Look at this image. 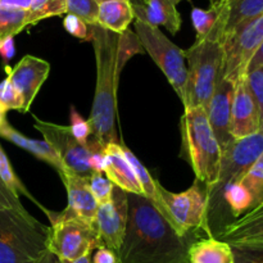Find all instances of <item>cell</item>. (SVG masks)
Segmentation results:
<instances>
[{"mask_svg": "<svg viewBox=\"0 0 263 263\" xmlns=\"http://www.w3.org/2000/svg\"><path fill=\"white\" fill-rule=\"evenodd\" d=\"M131 3L134 17L152 26H163L171 33L179 32L181 17L174 0H134Z\"/></svg>", "mask_w": 263, "mask_h": 263, "instance_id": "obj_18", "label": "cell"}, {"mask_svg": "<svg viewBox=\"0 0 263 263\" xmlns=\"http://www.w3.org/2000/svg\"><path fill=\"white\" fill-rule=\"evenodd\" d=\"M48 228V249L61 261L73 262L103 246L95 223L86 222L64 208L61 212L45 213Z\"/></svg>", "mask_w": 263, "mask_h": 263, "instance_id": "obj_6", "label": "cell"}, {"mask_svg": "<svg viewBox=\"0 0 263 263\" xmlns=\"http://www.w3.org/2000/svg\"><path fill=\"white\" fill-rule=\"evenodd\" d=\"M228 3L229 18L226 23L225 36L240 25L263 13V0H228Z\"/></svg>", "mask_w": 263, "mask_h": 263, "instance_id": "obj_25", "label": "cell"}, {"mask_svg": "<svg viewBox=\"0 0 263 263\" xmlns=\"http://www.w3.org/2000/svg\"><path fill=\"white\" fill-rule=\"evenodd\" d=\"M229 13L228 0H217L212 3L208 9L193 8L192 9V22L197 32V40L207 36L215 26L220 22L221 18Z\"/></svg>", "mask_w": 263, "mask_h": 263, "instance_id": "obj_24", "label": "cell"}, {"mask_svg": "<svg viewBox=\"0 0 263 263\" xmlns=\"http://www.w3.org/2000/svg\"><path fill=\"white\" fill-rule=\"evenodd\" d=\"M0 179H2V181L7 185V187L13 193V194L17 195V197L23 195V197H26L27 199H30L31 202H33V204L37 205L44 213L48 212V208L44 207L33 195H31V193L28 192L27 187H26L25 185H23V182L18 179V176L15 175L14 170H13L12 164H10V161L8 159L7 154H5L2 145H0Z\"/></svg>", "mask_w": 263, "mask_h": 263, "instance_id": "obj_27", "label": "cell"}, {"mask_svg": "<svg viewBox=\"0 0 263 263\" xmlns=\"http://www.w3.org/2000/svg\"><path fill=\"white\" fill-rule=\"evenodd\" d=\"M263 66V43L259 45V48L257 49V51L254 53V55L252 57L251 62H249L248 64V68H247V73L251 71H253V69L258 68V67Z\"/></svg>", "mask_w": 263, "mask_h": 263, "instance_id": "obj_40", "label": "cell"}, {"mask_svg": "<svg viewBox=\"0 0 263 263\" xmlns=\"http://www.w3.org/2000/svg\"><path fill=\"white\" fill-rule=\"evenodd\" d=\"M118 263H120V262H118Z\"/></svg>", "mask_w": 263, "mask_h": 263, "instance_id": "obj_47", "label": "cell"}, {"mask_svg": "<svg viewBox=\"0 0 263 263\" xmlns=\"http://www.w3.org/2000/svg\"><path fill=\"white\" fill-rule=\"evenodd\" d=\"M234 91H235V82L221 79L205 108L208 122L222 149L234 140L230 133Z\"/></svg>", "mask_w": 263, "mask_h": 263, "instance_id": "obj_15", "label": "cell"}, {"mask_svg": "<svg viewBox=\"0 0 263 263\" xmlns=\"http://www.w3.org/2000/svg\"><path fill=\"white\" fill-rule=\"evenodd\" d=\"M95 2H97L98 4H102V3H105V2H112V0H95Z\"/></svg>", "mask_w": 263, "mask_h": 263, "instance_id": "obj_45", "label": "cell"}, {"mask_svg": "<svg viewBox=\"0 0 263 263\" xmlns=\"http://www.w3.org/2000/svg\"><path fill=\"white\" fill-rule=\"evenodd\" d=\"M48 251V226L27 212L0 208V263H36Z\"/></svg>", "mask_w": 263, "mask_h": 263, "instance_id": "obj_5", "label": "cell"}, {"mask_svg": "<svg viewBox=\"0 0 263 263\" xmlns=\"http://www.w3.org/2000/svg\"><path fill=\"white\" fill-rule=\"evenodd\" d=\"M87 181H89L90 192L94 195L98 204L103 205L112 200L115 185L107 179V176L103 172H92Z\"/></svg>", "mask_w": 263, "mask_h": 263, "instance_id": "obj_31", "label": "cell"}, {"mask_svg": "<svg viewBox=\"0 0 263 263\" xmlns=\"http://www.w3.org/2000/svg\"><path fill=\"white\" fill-rule=\"evenodd\" d=\"M27 26H31L28 9L0 7V43L5 39L14 37Z\"/></svg>", "mask_w": 263, "mask_h": 263, "instance_id": "obj_26", "label": "cell"}, {"mask_svg": "<svg viewBox=\"0 0 263 263\" xmlns=\"http://www.w3.org/2000/svg\"><path fill=\"white\" fill-rule=\"evenodd\" d=\"M122 149H123V154H125L126 159H127V162L130 163V166L133 167L134 172H135L136 177H138L139 184H140L141 190H143V195L152 203V204L154 205V207L157 208V211H158V212L161 213V215L163 216L170 223H171L172 228L176 230L174 220H172L171 215H170L168 210H167L166 203H164L163 198H162V193H161L162 185L159 184L153 176H152L151 172L146 170V167L141 163L140 159H139L138 157L130 151V149L126 148L125 145H122Z\"/></svg>", "mask_w": 263, "mask_h": 263, "instance_id": "obj_20", "label": "cell"}, {"mask_svg": "<svg viewBox=\"0 0 263 263\" xmlns=\"http://www.w3.org/2000/svg\"><path fill=\"white\" fill-rule=\"evenodd\" d=\"M7 112H8V110H5L4 108L0 105V128H2L3 126H4L5 123L8 122V121H7Z\"/></svg>", "mask_w": 263, "mask_h": 263, "instance_id": "obj_43", "label": "cell"}, {"mask_svg": "<svg viewBox=\"0 0 263 263\" xmlns=\"http://www.w3.org/2000/svg\"><path fill=\"white\" fill-rule=\"evenodd\" d=\"M263 153V125L253 135L243 139H234L228 146L222 149V158L218 180L211 189L210 216L221 210L222 194L228 186L235 184L252 167V164Z\"/></svg>", "mask_w": 263, "mask_h": 263, "instance_id": "obj_8", "label": "cell"}, {"mask_svg": "<svg viewBox=\"0 0 263 263\" xmlns=\"http://www.w3.org/2000/svg\"><path fill=\"white\" fill-rule=\"evenodd\" d=\"M89 27L97 64V85L87 122L91 128L92 140L105 148L108 144L118 143L116 122L121 72L127 61L145 51L136 33L130 30L116 33L99 25Z\"/></svg>", "mask_w": 263, "mask_h": 263, "instance_id": "obj_1", "label": "cell"}, {"mask_svg": "<svg viewBox=\"0 0 263 263\" xmlns=\"http://www.w3.org/2000/svg\"><path fill=\"white\" fill-rule=\"evenodd\" d=\"M127 218L128 194L115 186L112 200L98 208L95 225L103 246L109 248L116 254L120 251L125 238Z\"/></svg>", "mask_w": 263, "mask_h": 263, "instance_id": "obj_12", "label": "cell"}, {"mask_svg": "<svg viewBox=\"0 0 263 263\" xmlns=\"http://www.w3.org/2000/svg\"><path fill=\"white\" fill-rule=\"evenodd\" d=\"M263 43V13L243 23L223 39L222 79L236 82L247 73L252 57Z\"/></svg>", "mask_w": 263, "mask_h": 263, "instance_id": "obj_10", "label": "cell"}, {"mask_svg": "<svg viewBox=\"0 0 263 263\" xmlns=\"http://www.w3.org/2000/svg\"><path fill=\"white\" fill-rule=\"evenodd\" d=\"M247 82H248L249 90L253 95L256 104L258 107L259 118H261V126L263 125V66L253 71L246 73Z\"/></svg>", "mask_w": 263, "mask_h": 263, "instance_id": "obj_33", "label": "cell"}, {"mask_svg": "<svg viewBox=\"0 0 263 263\" xmlns=\"http://www.w3.org/2000/svg\"><path fill=\"white\" fill-rule=\"evenodd\" d=\"M181 158L189 163L195 179L212 189L218 180L222 148L218 144L207 112L202 107L184 108L180 118Z\"/></svg>", "mask_w": 263, "mask_h": 263, "instance_id": "obj_4", "label": "cell"}, {"mask_svg": "<svg viewBox=\"0 0 263 263\" xmlns=\"http://www.w3.org/2000/svg\"><path fill=\"white\" fill-rule=\"evenodd\" d=\"M229 13L223 15L212 31L185 50L187 67V82L184 108H207L218 81L222 79L223 36Z\"/></svg>", "mask_w": 263, "mask_h": 263, "instance_id": "obj_3", "label": "cell"}, {"mask_svg": "<svg viewBox=\"0 0 263 263\" xmlns=\"http://www.w3.org/2000/svg\"><path fill=\"white\" fill-rule=\"evenodd\" d=\"M67 14L81 18L87 25H97L99 4L95 0H66Z\"/></svg>", "mask_w": 263, "mask_h": 263, "instance_id": "obj_30", "label": "cell"}, {"mask_svg": "<svg viewBox=\"0 0 263 263\" xmlns=\"http://www.w3.org/2000/svg\"><path fill=\"white\" fill-rule=\"evenodd\" d=\"M71 127L72 134H73L74 138L80 141L84 146L90 149V136H91V128H90L89 122L86 120L81 117V116L77 113V110L74 109V107H71ZM91 151V149H90Z\"/></svg>", "mask_w": 263, "mask_h": 263, "instance_id": "obj_34", "label": "cell"}, {"mask_svg": "<svg viewBox=\"0 0 263 263\" xmlns=\"http://www.w3.org/2000/svg\"><path fill=\"white\" fill-rule=\"evenodd\" d=\"M189 263H234L233 247L225 241L207 236L192 241L187 251Z\"/></svg>", "mask_w": 263, "mask_h": 263, "instance_id": "obj_22", "label": "cell"}, {"mask_svg": "<svg viewBox=\"0 0 263 263\" xmlns=\"http://www.w3.org/2000/svg\"><path fill=\"white\" fill-rule=\"evenodd\" d=\"M59 177L63 181L68 197V205L66 210L86 222L95 223L99 204L90 192L87 179L79 176L69 170L59 172Z\"/></svg>", "mask_w": 263, "mask_h": 263, "instance_id": "obj_17", "label": "cell"}, {"mask_svg": "<svg viewBox=\"0 0 263 263\" xmlns=\"http://www.w3.org/2000/svg\"><path fill=\"white\" fill-rule=\"evenodd\" d=\"M28 12H30L31 25H35L45 18L67 13L66 0H32Z\"/></svg>", "mask_w": 263, "mask_h": 263, "instance_id": "obj_29", "label": "cell"}, {"mask_svg": "<svg viewBox=\"0 0 263 263\" xmlns=\"http://www.w3.org/2000/svg\"><path fill=\"white\" fill-rule=\"evenodd\" d=\"M213 236L231 247L263 244V202L240 217L226 223Z\"/></svg>", "mask_w": 263, "mask_h": 263, "instance_id": "obj_16", "label": "cell"}, {"mask_svg": "<svg viewBox=\"0 0 263 263\" xmlns=\"http://www.w3.org/2000/svg\"><path fill=\"white\" fill-rule=\"evenodd\" d=\"M32 0H0V7H12L28 9Z\"/></svg>", "mask_w": 263, "mask_h": 263, "instance_id": "obj_41", "label": "cell"}, {"mask_svg": "<svg viewBox=\"0 0 263 263\" xmlns=\"http://www.w3.org/2000/svg\"><path fill=\"white\" fill-rule=\"evenodd\" d=\"M36 263H63V262H62L61 259L55 256V254L51 253V252L48 249V251H46L45 253L41 256V258L39 259Z\"/></svg>", "mask_w": 263, "mask_h": 263, "instance_id": "obj_42", "label": "cell"}, {"mask_svg": "<svg viewBox=\"0 0 263 263\" xmlns=\"http://www.w3.org/2000/svg\"><path fill=\"white\" fill-rule=\"evenodd\" d=\"M174 2H175V3H176V4H179V3H180V2H181V0H174Z\"/></svg>", "mask_w": 263, "mask_h": 263, "instance_id": "obj_46", "label": "cell"}, {"mask_svg": "<svg viewBox=\"0 0 263 263\" xmlns=\"http://www.w3.org/2000/svg\"><path fill=\"white\" fill-rule=\"evenodd\" d=\"M0 138L10 141V143L14 144V145L27 151L28 153H31L33 157L40 159V161L50 164L51 167H54V168L57 170L58 174L59 172L64 171V170H67L66 167H64V164L62 163L61 159H59L55 151H54L45 140H35V139L27 138V136L21 134L18 130H15V128L13 127V126H10L8 122L0 128Z\"/></svg>", "mask_w": 263, "mask_h": 263, "instance_id": "obj_21", "label": "cell"}, {"mask_svg": "<svg viewBox=\"0 0 263 263\" xmlns=\"http://www.w3.org/2000/svg\"><path fill=\"white\" fill-rule=\"evenodd\" d=\"M36 130L43 135L44 140L55 151L59 159L67 170L79 176L89 179L92 171L89 167V157L91 151L82 145L72 134L69 126L57 125L53 122L39 120L33 116Z\"/></svg>", "mask_w": 263, "mask_h": 263, "instance_id": "obj_11", "label": "cell"}, {"mask_svg": "<svg viewBox=\"0 0 263 263\" xmlns=\"http://www.w3.org/2000/svg\"><path fill=\"white\" fill-rule=\"evenodd\" d=\"M261 128L258 107L249 90L246 74L235 82L233 105H231L230 133L233 139H243L253 135Z\"/></svg>", "mask_w": 263, "mask_h": 263, "instance_id": "obj_14", "label": "cell"}, {"mask_svg": "<svg viewBox=\"0 0 263 263\" xmlns=\"http://www.w3.org/2000/svg\"><path fill=\"white\" fill-rule=\"evenodd\" d=\"M91 263H118V257L107 247H100L91 258Z\"/></svg>", "mask_w": 263, "mask_h": 263, "instance_id": "obj_38", "label": "cell"}, {"mask_svg": "<svg viewBox=\"0 0 263 263\" xmlns=\"http://www.w3.org/2000/svg\"><path fill=\"white\" fill-rule=\"evenodd\" d=\"M63 262V261H62ZM63 263H91V254H86L85 257H82V258L77 259V261H73V262H63Z\"/></svg>", "mask_w": 263, "mask_h": 263, "instance_id": "obj_44", "label": "cell"}, {"mask_svg": "<svg viewBox=\"0 0 263 263\" xmlns=\"http://www.w3.org/2000/svg\"><path fill=\"white\" fill-rule=\"evenodd\" d=\"M0 208H10V210H17L21 212H27L23 204L21 203L20 197L13 194L7 185L0 179Z\"/></svg>", "mask_w": 263, "mask_h": 263, "instance_id": "obj_37", "label": "cell"}, {"mask_svg": "<svg viewBox=\"0 0 263 263\" xmlns=\"http://www.w3.org/2000/svg\"><path fill=\"white\" fill-rule=\"evenodd\" d=\"M14 54V40L13 37L5 39L0 43V55L3 57L4 62H8Z\"/></svg>", "mask_w": 263, "mask_h": 263, "instance_id": "obj_39", "label": "cell"}, {"mask_svg": "<svg viewBox=\"0 0 263 263\" xmlns=\"http://www.w3.org/2000/svg\"><path fill=\"white\" fill-rule=\"evenodd\" d=\"M234 263H263V244L251 247H233Z\"/></svg>", "mask_w": 263, "mask_h": 263, "instance_id": "obj_35", "label": "cell"}, {"mask_svg": "<svg viewBox=\"0 0 263 263\" xmlns=\"http://www.w3.org/2000/svg\"><path fill=\"white\" fill-rule=\"evenodd\" d=\"M190 236H181L143 195L128 194V218L120 263H189Z\"/></svg>", "mask_w": 263, "mask_h": 263, "instance_id": "obj_2", "label": "cell"}, {"mask_svg": "<svg viewBox=\"0 0 263 263\" xmlns=\"http://www.w3.org/2000/svg\"><path fill=\"white\" fill-rule=\"evenodd\" d=\"M105 167L104 175L107 179L121 190L127 194L143 195L139 180L134 172L133 167L123 154L122 144L110 143L104 148ZM144 197V195H143Z\"/></svg>", "mask_w": 263, "mask_h": 263, "instance_id": "obj_19", "label": "cell"}, {"mask_svg": "<svg viewBox=\"0 0 263 263\" xmlns=\"http://www.w3.org/2000/svg\"><path fill=\"white\" fill-rule=\"evenodd\" d=\"M134 18L130 0H112L99 4L97 25L116 33H122L128 30Z\"/></svg>", "mask_w": 263, "mask_h": 263, "instance_id": "obj_23", "label": "cell"}, {"mask_svg": "<svg viewBox=\"0 0 263 263\" xmlns=\"http://www.w3.org/2000/svg\"><path fill=\"white\" fill-rule=\"evenodd\" d=\"M0 105L5 110H20L23 113V100L10 80L5 79L0 82Z\"/></svg>", "mask_w": 263, "mask_h": 263, "instance_id": "obj_32", "label": "cell"}, {"mask_svg": "<svg viewBox=\"0 0 263 263\" xmlns=\"http://www.w3.org/2000/svg\"><path fill=\"white\" fill-rule=\"evenodd\" d=\"M8 79L23 100V113L30 110L36 95L50 73V64L35 55H25L13 68L7 67Z\"/></svg>", "mask_w": 263, "mask_h": 263, "instance_id": "obj_13", "label": "cell"}, {"mask_svg": "<svg viewBox=\"0 0 263 263\" xmlns=\"http://www.w3.org/2000/svg\"><path fill=\"white\" fill-rule=\"evenodd\" d=\"M63 26L68 33L82 41H90V27L81 18L73 14H67L63 20Z\"/></svg>", "mask_w": 263, "mask_h": 263, "instance_id": "obj_36", "label": "cell"}, {"mask_svg": "<svg viewBox=\"0 0 263 263\" xmlns=\"http://www.w3.org/2000/svg\"><path fill=\"white\" fill-rule=\"evenodd\" d=\"M161 193L180 235L190 236L192 231L202 230L208 236H213L208 220L211 199L208 186L195 179L185 192L172 193L162 186Z\"/></svg>", "mask_w": 263, "mask_h": 263, "instance_id": "obj_9", "label": "cell"}, {"mask_svg": "<svg viewBox=\"0 0 263 263\" xmlns=\"http://www.w3.org/2000/svg\"><path fill=\"white\" fill-rule=\"evenodd\" d=\"M135 33L143 46L159 67L167 81L176 91L181 102L185 99L187 82V67L185 50L175 45L157 26L135 21Z\"/></svg>", "mask_w": 263, "mask_h": 263, "instance_id": "obj_7", "label": "cell"}, {"mask_svg": "<svg viewBox=\"0 0 263 263\" xmlns=\"http://www.w3.org/2000/svg\"><path fill=\"white\" fill-rule=\"evenodd\" d=\"M236 182H239L251 195L253 208L261 204L263 202V153L252 164V167L246 172V175Z\"/></svg>", "mask_w": 263, "mask_h": 263, "instance_id": "obj_28", "label": "cell"}]
</instances>
